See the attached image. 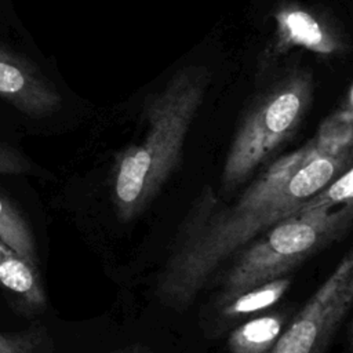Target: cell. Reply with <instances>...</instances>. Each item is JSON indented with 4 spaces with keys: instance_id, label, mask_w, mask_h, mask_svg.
<instances>
[{
    "instance_id": "cell-1",
    "label": "cell",
    "mask_w": 353,
    "mask_h": 353,
    "mask_svg": "<svg viewBox=\"0 0 353 353\" xmlns=\"http://www.w3.org/2000/svg\"><path fill=\"white\" fill-rule=\"evenodd\" d=\"M353 146L332 149L313 137L279 157L232 204L215 208L214 192L204 194L207 210L190 212L181 228L154 285L157 301L171 309L193 303L221 266L273 225L296 214L306 200L352 167Z\"/></svg>"
},
{
    "instance_id": "cell-2",
    "label": "cell",
    "mask_w": 353,
    "mask_h": 353,
    "mask_svg": "<svg viewBox=\"0 0 353 353\" xmlns=\"http://www.w3.org/2000/svg\"><path fill=\"white\" fill-rule=\"evenodd\" d=\"M210 80L207 68L188 66L146 98V132L117 156L112 170V201L120 221L145 211L176 168Z\"/></svg>"
},
{
    "instance_id": "cell-3",
    "label": "cell",
    "mask_w": 353,
    "mask_h": 353,
    "mask_svg": "<svg viewBox=\"0 0 353 353\" xmlns=\"http://www.w3.org/2000/svg\"><path fill=\"white\" fill-rule=\"evenodd\" d=\"M353 225V203L332 210L298 211L281 219L234 256L225 273L222 303L255 285L287 276L328 245L342 240Z\"/></svg>"
},
{
    "instance_id": "cell-4",
    "label": "cell",
    "mask_w": 353,
    "mask_h": 353,
    "mask_svg": "<svg viewBox=\"0 0 353 353\" xmlns=\"http://www.w3.org/2000/svg\"><path fill=\"white\" fill-rule=\"evenodd\" d=\"M313 99V77L295 69L263 92L243 119L222 171L226 192L239 188L299 128Z\"/></svg>"
},
{
    "instance_id": "cell-5",
    "label": "cell",
    "mask_w": 353,
    "mask_h": 353,
    "mask_svg": "<svg viewBox=\"0 0 353 353\" xmlns=\"http://www.w3.org/2000/svg\"><path fill=\"white\" fill-rule=\"evenodd\" d=\"M353 305V256L347 251L266 353H328Z\"/></svg>"
},
{
    "instance_id": "cell-6",
    "label": "cell",
    "mask_w": 353,
    "mask_h": 353,
    "mask_svg": "<svg viewBox=\"0 0 353 353\" xmlns=\"http://www.w3.org/2000/svg\"><path fill=\"white\" fill-rule=\"evenodd\" d=\"M0 98L21 113L41 119L62 105L57 87L26 57L0 43Z\"/></svg>"
},
{
    "instance_id": "cell-7",
    "label": "cell",
    "mask_w": 353,
    "mask_h": 353,
    "mask_svg": "<svg viewBox=\"0 0 353 353\" xmlns=\"http://www.w3.org/2000/svg\"><path fill=\"white\" fill-rule=\"evenodd\" d=\"M276 34L270 57H279L292 47H302L321 55L342 54L343 33L325 17L298 4H284L274 14Z\"/></svg>"
},
{
    "instance_id": "cell-8",
    "label": "cell",
    "mask_w": 353,
    "mask_h": 353,
    "mask_svg": "<svg viewBox=\"0 0 353 353\" xmlns=\"http://www.w3.org/2000/svg\"><path fill=\"white\" fill-rule=\"evenodd\" d=\"M0 292L22 316L30 317L47 306L39 266L0 241Z\"/></svg>"
},
{
    "instance_id": "cell-9",
    "label": "cell",
    "mask_w": 353,
    "mask_h": 353,
    "mask_svg": "<svg viewBox=\"0 0 353 353\" xmlns=\"http://www.w3.org/2000/svg\"><path fill=\"white\" fill-rule=\"evenodd\" d=\"M291 285V279L287 276L255 285L222 303L219 316L223 320H237L250 314L262 312L281 299Z\"/></svg>"
},
{
    "instance_id": "cell-10",
    "label": "cell",
    "mask_w": 353,
    "mask_h": 353,
    "mask_svg": "<svg viewBox=\"0 0 353 353\" xmlns=\"http://www.w3.org/2000/svg\"><path fill=\"white\" fill-rule=\"evenodd\" d=\"M285 317L272 313L248 320L228 338L230 353H266L281 334Z\"/></svg>"
},
{
    "instance_id": "cell-11",
    "label": "cell",
    "mask_w": 353,
    "mask_h": 353,
    "mask_svg": "<svg viewBox=\"0 0 353 353\" xmlns=\"http://www.w3.org/2000/svg\"><path fill=\"white\" fill-rule=\"evenodd\" d=\"M0 241L30 263L39 266L33 232L17 205L0 193Z\"/></svg>"
},
{
    "instance_id": "cell-12",
    "label": "cell",
    "mask_w": 353,
    "mask_h": 353,
    "mask_svg": "<svg viewBox=\"0 0 353 353\" xmlns=\"http://www.w3.org/2000/svg\"><path fill=\"white\" fill-rule=\"evenodd\" d=\"M54 343L48 330L33 324L21 331H0V353H52Z\"/></svg>"
},
{
    "instance_id": "cell-13",
    "label": "cell",
    "mask_w": 353,
    "mask_h": 353,
    "mask_svg": "<svg viewBox=\"0 0 353 353\" xmlns=\"http://www.w3.org/2000/svg\"><path fill=\"white\" fill-rule=\"evenodd\" d=\"M353 170L347 168L345 172L324 185L301 207V212L314 210H332L345 204L353 203Z\"/></svg>"
},
{
    "instance_id": "cell-14",
    "label": "cell",
    "mask_w": 353,
    "mask_h": 353,
    "mask_svg": "<svg viewBox=\"0 0 353 353\" xmlns=\"http://www.w3.org/2000/svg\"><path fill=\"white\" fill-rule=\"evenodd\" d=\"M34 171V164L19 149L0 142V175H25Z\"/></svg>"
},
{
    "instance_id": "cell-15",
    "label": "cell",
    "mask_w": 353,
    "mask_h": 353,
    "mask_svg": "<svg viewBox=\"0 0 353 353\" xmlns=\"http://www.w3.org/2000/svg\"><path fill=\"white\" fill-rule=\"evenodd\" d=\"M128 353H150L148 349H145V347H142V346H134V347H131L130 350H127Z\"/></svg>"
},
{
    "instance_id": "cell-16",
    "label": "cell",
    "mask_w": 353,
    "mask_h": 353,
    "mask_svg": "<svg viewBox=\"0 0 353 353\" xmlns=\"http://www.w3.org/2000/svg\"><path fill=\"white\" fill-rule=\"evenodd\" d=\"M114 353H128L127 350H117V352H114Z\"/></svg>"
}]
</instances>
